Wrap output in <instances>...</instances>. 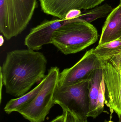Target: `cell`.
Instances as JSON below:
<instances>
[{"label": "cell", "instance_id": "7a4b0ae2", "mask_svg": "<svg viewBox=\"0 0 121 122\" xmlns=\"http://www.w3.org/2000/svg\"><path fill=\"white\" fill-rule=\"evenodd\" d=\"M99 36L93 25L77 18L67 20L54 32L51 44L64 55L74 54L94 44Z\"/></svg>", "mask_w": 121, "mask_h": 122}, {"label": "cell", "instance_id": "6da1fadb", "mask_svg": "<svg viewBox=\"0 0 121 122\" xmlns=\"http://www.w3.org/2000/svg\"><path fill=\"white\" fill-rule=\"evenodd\" d=\"M47 61L42 53L30 49L8 52L0 67L7 94L19 97L45 77Z\"/></svg>", "mask_w": 121, "mask_h": 122}, {"label": "cell", "instance_id": "44dd1931", "mask_svg": "<svg viewBox=\"0 0 121 122\" xmlns=\"http://www.w3.org/2000/svg\"><path fill=\"white\" fill-rule=\"evenodd\" d=\"M4 40L3 38V36H0V46H1L2 45H3V44L4 43Z\"/></svg>", "mask_w": 121, "mask_h": 122}, {"label": "cell", "instance_id": "4fadbf2b", "mask_svg": "<svg viewBox=\"0 0 121 122\" xmlns=\"http://www.w3.org/2000/svg\"><path fill=\"white\" fill-rule=\"evenodd\" d=\"M121 51V40L117 39L104 44L98 45L94 49V55L102 61H109Z\"/></svg>", "mask_w": 121, "mask_h": 122}, {"label": "cell", "instance_id": "d4e9b609", "mask_svg": "<svg viewBox=\"0 0 121 122\" xmlns=\"http://www.w3.org/2000/svg\"><path fill=\"white\" fill-rule=\"evenodd\" d=\"M119 39H120V40H121V38H120Z\"/></svg>", "mask_w": 121, "mask_h": 122}, {"label": "cell", "instance_id": "ac0fdd59", "mask_svg": "<svg viewBox=\"0 0 121 122\" xmlns=\"http://www.w3.org/2000/svg\"><path fill=\"white\" fill-rule=\"evenodd\" d=\"M109 61L116 68H121V51L119 53L112 57Z\"/></svg>", "mask_w": 121, "mask_h": 122}, {"label": "cell", "instance_id": "e0dca14e", "mask_svg": "<svg viewBox=\"0 0 121 122\" xmlns=\"http://www.w3.org/2000/svg\"><path fill=\"white\" fill-rule=\"evenodd\" d=\"M81 10L74 9L70 10L65 16L66 20H72L79 17L81 14Z\"/></svg>", "mask_w": 121, "mask_h": 122}, {"label": "cell", "instance_id": "8992f818", "mask_svg": "<svg viewBox=\"0 0 121 122\" xmlns=\"http://www.w3.org/2000/svg\"><path fill=\"white\" fill-rule=\"evenodd\" d=\"M93 51L92 48L87 51L74 66L60 72L58 84L69 86L89 80L96 70L102 69V61L94 55Z\"/></svg>", "mask_w": 121, "mask_h": 122}, {"label": "cell", "instance_id": "2e32d148", "mask_svg": "<svg viewBox=\"0 0 121 122\" xmlns=\"http://www.w3.org/2000/svg\"><path fill=\"white\" fill-rule=\"evenodd\" d=\"M64 122H88L87 117L80 116L68 111H63Z\"/></svg>", "mask_w": 121, "mask_h": 122}, {"label": "cell", "instance_id": "7c38bea8", "mask_svg": "<svg viewBox=\"0 0 121 122\" xmlns=\"http://www.w3.org/2000/svg\"><path fill=\"white\" fill-rule=\"evenodd\" d=\"M45 81V77L39 84L31 91L24 95L16 99H12L9 101L4 108L7 114L13 112H18L30 104L35 99L41 90Z\"/></svg>", "mask_w": 121, "mask_h": 122}, {"label": "cell", "instance_id": "3957f363", "mask_svg": "<svg viewBox=\"0 0 121 122\" xmlns=\"http://www.w3.org/2000/svg\"><path fill=\"white\" fill-rule=\"evenodd\" d=\"M37 4V0H0V31L6 40L26 29Z\"/></svg>", "mask_w": 121, "mask_h": 122}, {"label": "cell", "instance_id": "ffe728a7", "mask_svg": "<svg viewBox=\"0 0 121 122\" xmlns=\"http://www.w3.org/2000/svg\"><path fill=\"white\" fill-rule=\"evenodd\" d=\"M3 85V79H2V77L0 76V102H1V90H2V87Z\"/></svg>", "mask_w": 121, "mask_h": 122}, {"label": "cell", "instance_id": "ba28073f", "mask_svg": "<svg viewBox=\"0 0 121 122\" xmlns=\"http://www.w3.org/2000/svg\"><path fill=\"white\" fill-rule=\"evenodd\" d=\"M105 0H39L42 11L47 15L65 19L72 9L87 10L97 6Z\"/></svg>", "mask_w": 121, "mask_h": 122}, {"label": "cell", "instance_id": "52a82bcc", "mask_svg": "<svg viewBox=\"0 0 121 122\" xmlns=\"http://www.w3.org/2000/svg\"><path fill=\"white\" fill-rule=\"evenodd\" d=\"M102 64L105 103L111 111L121 115V67L116 68L109 61H102Z\"/></svg>", "mask_w": 121, "mask_h": 122}, {"label": "cell", "instance_id": "d6986e66", "mask_svg": "<svg viewBox=\"0 0 121 122\" xmlns=\"http://www.w3.org/2000/svg\"><path fill=\"white\" fill-rule=\"evenodd\" d=\"M64 114L63 113V114L62 115H59L56 118L49 122H64Z\"/></svg>", "mask_w": 121, "mask_h": 122}, {"label": "cell", "instance_id": "9c48e42d", "mask_svg": "<svg viewBox=\"0 0 121 122\" xmlns=\"http://www.w3.org/2000/svg\"><path fill=\"white\" fill-rule=\"evenodd\" d=\"M67 20L57 18L44 21L31 30L25 38V45L28 49L35 51L41 49L44 45L51 44L54 32Z\"/></svg>", "mask_w": 121, "mask_h": 122}, {"label": "cell", "instance_id": "8fae6325", "mask_svg": "<svg viewBox=\"0 0 121 122\" xmlns=\"http://www.w3.org/2000/svg\"><path fill=\"white\" fill-rule=\"evenodd\" d=\"M103 76L102 69L96 70L89 80V98L90 105L87 117L95 119L98 114V101L100 84Z\"/></svg>", "mask_w": 121, "mask_h": 122}, {"label": "cell", "instance_id": "9a60e30c", "mask_svg": "<svg viewBox=\"0 0 121 122\" xmlns=\"http://www.w3.org/2000/svg\"><path fill=\"white\" fill-rule=\"evenodd\" d=\"M106 85L103 76L100 84L98 101V114L100 115L103 112L105 101Z\"/></svg>", "mask_w": 121, "mask_h": 122}, {"label": "cell", "instance_id": "603a6c76", "mask_svg": "<svg viewBox=\"0 0 121 122\" xmlns=\"http://www.w3.org/2000/svg\"><path fill=\"white\" fill-rule=\"evenodd\" d=\"M113 122V121H111V120H109V121H108V122Z\"/></svg>", "mask_w": 121, "mask_h": 122}, {"label": "cell", "instance_id": "7402d4cb", "mask_svg": "<svg viewBox=\"0 0 121 122\" xmlns=\"http://www.w3.org/2000/svg\"><path fill=\"white\" fill-rule=\"evenodd\" d=\"M119 118V122H121V115H118Z\"/></svg>", "mask_w": 121, "mask_h": 122}, {"label": "cell", "instance_id": "5b68a950", "mask_svg": "<svg viewBox=\"0 0 121 122\" xmlns=\"http://www.w3.org/2000/svg\"><path fill=\"white\" fill-rule=\"evenodd\" d=\"M89 80L69 86H62L58 83L54 93V105H59L63 111L87 118L90 105Z\"/></svg>", "mask_w": 121, "mask_h": 122}, {"label": "cell", "instance_id": "30bf717a", "mask_svg": "<svg viewBox=\"0 0 121 122\" xmlns=\"http://www.w3.org/2000/svg\"><path fill=\"white\" fill-rule=\"evenodd\" d=\"M121 37V6L119 5L109 14L102 28L99 45H102Z\"/></svg>", "mask_w": 121, "mask_h": 122}, {"label": "cell", "instance_id": "5bb4252c", "mask_svg": "<svg viewBox=\"0 0 121 122\" xmlns=\"http://www.w3.org/2000/svg\"><path fill=\"white\" fill-rule=\"evenodd\" d=\"M113 9L110 5L105 4L90 9L84 10L77 18L90 23L98 19L107 17Z\"/></svg>", "mask_w": 121, "mask_h": 122}, {"label": "cell", "instance_id": "277c9868", "mask_svg": "<svg viewBox=\"0 0 121 122\" xmlns=\"http://www.w3.org/2000/svg\"><path fill=\"white\" fill-rule=\"evenodd\" d=\"M59 69L52 67L45 77L44 84L38 94L30 104L18 112L30 122H43L54 105V95L59 81Z\"/></svg>", "mask_w": 121, "mask_h": 122}, {"label": "cell", "instance_id": "cb8c5ba5", "mask_svg": "<svg viewBox=\"0 0 121 122\" xmlns=\"http://www.w3.org/2000/svg\"><path fill=\"white\" fill-rule=\"evenodd\" d=\"M119 5H121V0H120V4H119Z\"/></svg>", "mask_w": 121, "mask_h": 122}]
</instances>
